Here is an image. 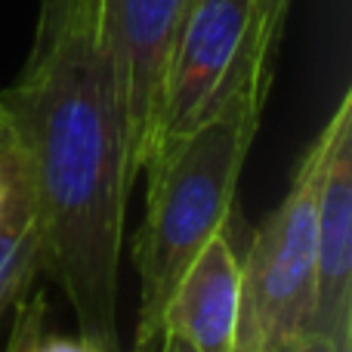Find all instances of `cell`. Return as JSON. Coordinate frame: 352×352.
Segmentation results:
<instances>
[{
	"label": "cell",
	"instance_id": "8992f818",
	"mask_svg": "<svg viewBox=\"0 0 352 352\" xmlns=\"http://www.w3.org/2000/svg\"><path fill=\"white\" fill-rule=\"evenodd\" d=\"M316 188V309L309 334L352 352V90L331 111Z\"/></svg>",
	"mask_w": 352,
	"mask_h": 352
},
{
	"label": "cell",
	"instance_id": "9a60e30c",
	"mask_svg": "<svg viewBox=\"0 0 352 352\" xmlns=\"http://www.w3.org/2000/svg\"><path fill=\"white\" fill-rule=\"evenodd\" d=\"M12 146V127H10V118H6V109L0 102V152Z\"/></svg>",
	"mask_w": 352,
	"mask_h": 352
},
{
	"label": "cell",
	"instance_id": "5b68a950",
	"mask_svg": "<svg viewBox=\"0 0 352 352\" xmlns=\"http://www.w3.org/2000/svg\"><path fill=\"white\" fill-rule=\"evenodd\" d=\"M186 6L188 0H96L99 31L121 84L133 179L142 176L152 152L161 84Z\"/></svg>",
	"mask_w": 352,
	"mask_h": 352
},
{
	"label": "cell",
	"instance_id": "5bb4252c",
	"mask_svg": "<svg viewBox=\"0 0 352 352\" xmlns=\"http://www.w3.org/2000/svg\"><path fill=\"white\" fill-rule=\"evenodd\" d=\"M158 352H195V349L188 346L186 340H179V337L164 334V337H161V343H158Z\"/></svg>",
	"mask_w": 352,
	"mask_h": 352
},
{
	"label": "cell",
	"instance_id": "52a82bcc",
	"mask_svg": "<svg viewBox=\"0 0 352 352\" xmlns=\"http://www.w3.org/2000/svg\"><path fill=\"white\" fill-rule=\"evenodd\" d=\"M241 309V256L229 226L198 250L176 281L161 316V337L173 334L195 352H235Z\"/></svg>",
	"mask_w": 352,
	"mask_h": 352
},
{
	"label": "cell",
	"instance_id": "7c38bea8",
	"mask_svg": "<svg viewBox=\"0 0 352 352\" xmlns=\"http://www.w3.org/2000/svg\"><path fill=\"white\" fill-rule=\"evenodd\" d=\"M34 352H105V349L84 334H78V337H47L43 334Z\"/></svg>",
	"mask_w": 352,
	"mask_h": 352
},
{
	"label": "cell",
	"instance_id": "2e32d148",
	"mask_svg": "<svg viewBox=\"0 0 352 352\" xmlns=\"http://www.w3.org/2000/svg\"><path fill=\"white\" fill-rule=\"evenodd\" d=\"M6 148L0 152V207H3V195H6Z\"/></svg>",
	"mask_w": 352,
	"mask_h": 352
},
{
	"label": "cell",
	"instance_id": "30bf717a",
	"mask_svg": "<svg viewBox=\"0 0 352 352\" xmlns=\"http://www.w3.org/2000/svg\"><path fill=\"white\" fill-rule=\"evenodd\" d=\"M287 10H291V0H256L260 25H263V31H266V37H272L275 43L281 41V31H285Z\"/></svg>",
	"mask_w": 352,
	"mask_h": 352
},
{
	"label": "cell",
	"instance_id": "7a4b0ae2",
	"mask_svg": "<svg viewBox=\"0 0 352 352\" xmlns=\"http://www.w3.org/2000/svg\"><path fill=\"white\" fill-rule=\"evenodd\" d=\"M269 87L272 74L248 78L204 124L142 170L148 192L146 217L130 244L140 275V316L130 352H158L161 316L176 281L198 250L229 226Z\"/></svg>",
	"mask_w": 352,
	"mask_h": 352
},
{
	"label": "cell",
	"instance_id": "277c9868",
	"mask_svg": "<svg viewBox=\"0 0 352 352\" xmlns=\"http://www.w3.org/2000/svg\"><path fill=\"white\" fill-rule=\"evenodd\" d=\"M275 47L260 25L256 0H188L161 84L146 167L204 124L248 78L272 74Z\"/></svg>",
	"mask_w": 352,
	"mask_h": 352
},
{
	"label": "cell",
	"instance_id": "4fadbf2b",
	"mask_svg": "<svg viewBox=\"0 0 352 352\" xmlns=\"http://www.w3.org/2000/svg\"><path fill=\"white\" fill-rule=\"evenodd\" d=\"M278 352H337L334 346H331L324 337H316V334H303V337H297V340H291V343H285Z\"/></svg>",
	"mask_w": 352,
	"mask_h": 352
},
{
	"label": "cell",
	"instance_id": "6da1fadb",
	"mask_svg": "<svg viewBox=\"0 0 352 352\" xmlns=\"http://www.w3.org/2000/svg\"><path fill=\"white\" fill-rule=\"evenodd\" d=\"M0 102L34 188L41 269L62 287L80 334L105 352H124L118 278L136 179L121 84L96 3L34 28L25 72Z\"/></svg>",
	"mask_w": 352,
	"mask_h": 352
},
{
	"label": "cell",
	"instance_id": "8fae6325",
	"mask_svg": "<svg viewBox=\"0 0 352 352\" xmlns=\"http://www.w3.org/2000/svg\"><path fill=\"white\" fill-rule=\"evenodd\" d=\"M96 0H41V10H37V28H43V25H56L62 22V19L74 16V12L87 10V6H93Z\"/></svg>",
	"mask_w": 352,
	"mask_h": 352
},
{
	"label": "cell",
	"instance_id": "ba28073f",
	"mask_svg": "<svg viewBox=\"0 0 352 352\" xmlns=\"http://www.w3.org/2000/svg\"><path fill=\"white\" fill-rule=\"evenodd\" d=\"M6 195L0 207V318L28 294L41 269V223L34 188L16 146L6 148Z\"/></svg>",
	"mask_w": 352,
	"mask_h": 352
},
{
	"label": "cell",
	"instance_id": "3957f363",
	"mask_svg": "<svg viewBox=\"0 0 352 352\" xmlns=\"http://www.w3.org/2000/svg\"><path fill=\"white\" fill-rule=\"evenodd\" d=\"M324 133L312 140L281 204L254 232L241 260L235 352H278L309 334L316 309V188Z\"/></svg>",
	"mask_w": 352,
	"mask_h": 352
},
{
	"label": "cell",
	"instance_id": "9c48e42d",
	"mask_svg": "<svg viewBox=\"0 0 352 352\" xmlns=\"http://www.w3.org/2000/svg\"><path fill=\"white\" fill-rule=\"evenodd\" d=\"M47 334V294H25L16 306H12V324H10V340L6 352H34L41 337Z\"/></svg>",
	"mask_w": 352,
	"mask_h": 352
}]
</instances>
